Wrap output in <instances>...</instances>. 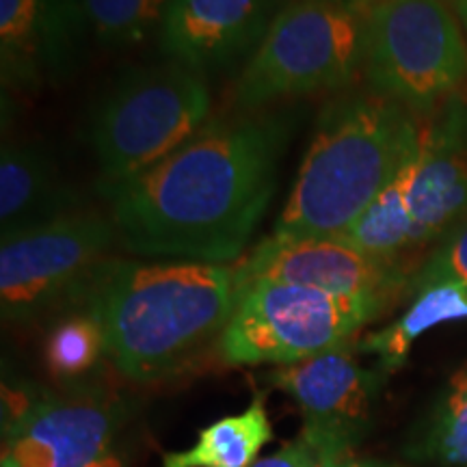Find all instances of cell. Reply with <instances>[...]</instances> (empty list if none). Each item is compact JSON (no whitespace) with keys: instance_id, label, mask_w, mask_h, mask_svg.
Masks as SVG:
<instances>
[{"instance_id":"obj_3","label":"cell","mask_w":467,"mask_h":467,"mask_svg":"<svg viewBox=\"0 0 467 467\" xmlns=\"http://www.w3.org/2000/svg\"><path fill=\"white\" fill-rule=\"evenodd\" d=\"M422 117L379 93L347 89L317 130L273 234L340 238L394 180L420 139Z\"/></svg>"},{"instance_id":"obj_23","label":"cell","mask_w":467,"mask_h":467,"mask_svg":"<svg viewBox=\"0 0 467 467\" xmlns=\"http://www.w3.org/2000/svg\"><path fill=\"white\" fill-rule=\"evenodd\" d=\"M309 446H312V443H309ZM314 467H402V465H392V463H383V461H375V459L355 457L353 451H325V448H314Z\"/></svg>"},{"instance_id":"obj_25","label":"cell","mask_w":467,"mask_h":467,"mask_svg":"<svg viewBox=\"0 0 467 467\" xmlns=\"http://www.w3.org/2000/svg\"><path fill=\"white\" fill-rule=\"evenodd\" d=\"M452 9H454V14H457L461 26H463V31L467 35V0H454Z\"/></svg>"},{"instance_id":"obj_10","label":"cell","mask_w":467,"mask_h":467,"mask_svg":"<svg viewBox=\"0 0 467 467\" xmlns=\"http://www.w3.org/2000/svg\"><path fill=\"white\" fill-rule=\"evenodd\" d=\"M358 342H347L266 375L303 413V437L314 448L353 451L368 433L383 370L359 361Z\"/></svg>"},{"instance_id":"obj_26","label":"cell","mask_w":467,"mask_h":467,"mask_svg":"<svg viewBox=\"0 0 467 467\" xmlns=\"http://www.w3.org/2000/svg\"><path fill=\"white\" fill-rule=\"evenodd\" d=\"M89 467H124V463H121V459L117 457V454H107V457H102L100 461H96V463L89 465Z\"/></svg>"},{"instance_id":"obj_22","label":"cell","mask_w":467,"mask_h":467,"mask_svg":"<svg viewBox=\"0 0 467 467\" xmlns=\"http://www.w3.org/2000/svg\"><path fill=\"white\" fill-rule=\"evenodd\" d=\"M251 467H314V448L309 446L306 437L299 435L296 440L285 443L282 451L255 461Z\"/></svg>"},{"instance_id":"obj_4","label":"cell","mask_w":467,"mask_h":467,"mask_svg":"<svg viewBox=\"0 0 467 467\" xmlns=\"http://www.w3.org/2000/svg\"><path fill=\"white\" fill-rule=\"evenodd\" d=\"M203 74L178 61L137 67L113 85L91 115L89 143L100 189L137 178L208 124Z\"/></svg>"},{"instance_id":"obj_5","label":"cell","mask_w":467,"mask_h":467,"mask_svg":"<svg viewBox=\"0 0 467 467\" xmlns=\"http://www.w3.org/2000/svg\"><path fill=\"white\" fill-rule=\"evenodd\" d=\"M366 16L336 0H295L275 20L234 87L241 110L285 98L347 91L364 69Z\"/></svg>"},{"instance_id":"obj_6","label":"cell","mask_w":467,"mask_h":467,"mask_svg":"<svg viewBox=\"0 0 467 467\" xmlns=\"http://www.w3.org/2000/svg\"><path fill=\"white\" fill-rule=\"evenodd\" d=\"M368 89L426 117L467 80V35L441 0H381L366 16Z\"/></svg>"},{"instance_id":"obj_2","label":"cell","mask_w":467,"mask_h":467,"mask_svg":"<svg viewBox=\"0 0 467 467\" xmlns=\"http://www.w3.org/2000/svg\"><path fill=\"white\" fill-rule=\"evenodd\" d=\"M236 299L232 265L110 258L78 307L102 327L117 370L134 383H154L219 350Z\"/></svg>"},{"instance_id":"obj_24","label":"cell","mask_w":467,"mask_h":467,"mask_svg":"<svg viewBox=\"0 0 467 467\" xmlns=\"http://www.w3.org/2000/svg\"><path fill=\"white\" fill-rule=\"evenodd\" d=\"M336 3H340V5H347V7H350V9L359 11V14L368 16V14H370L372 9L377 7L379 3H381V0H336Z\"/></svg>"},{"instance_id":"obj_15","label":"cell","mask_w":467,"mask_h":467,"mask_svg":"<svg viewBox=\"0 0 467 467\" xmlns=\"http://www.w3.org/2000/svg\"><path fill=\"white\" fill-rule=\"evenodd\" d=\"M80 192L67 182L48 150L35 143H5L0 154V236L39 230L83 213Z\"/></svg>"},{"instance_id":"obj_27","label":"cell","mask_w":467,"mask_h":467,"mask_svg":"<svg viewBox=\"0 0 467 467\" xmlns=\"http://www.w3.org/2000/svg\"><path fill=\"white\" fill-rule=\"evenodd\" d=\"M441 3H446V5H451V7H452V3H454V0H441Z\"/></svg>"},{"instance_id":"obj_17","label":"cell","mask_w":467,"mask_h":467,"mask_svg":"<svg viewBox=\"0 0 467 467\" xmlns=\"http://www.w3.org/2000/svg\"><path fill=\"white\" fill-rule=\"evenodd\" d=\"M467 318V284H437L416 295V303L394 325L358 342L361 355H375L385 375L405 364L409 350L424 331Z\"/></svg>"},{"instance_id":"obj_13","label":"cell","mask_w":467,"mask_h":467,"mask_svg":"<svg viewBox=\"0 0 467 467\" xmlns=\"http://www.w3.org/2000/svg\"><path fill=\"white\" fill-rule=\"evenodd\" d=\"M83 0H0V78L37 91L72 74L83 50Z\"/></svg>"},{"instance_id":"obj_11","label":"cell","mask_w":467,"mask_h":467,"mask_svg":"<svg viewBox=\"0 0 467 467\" xmlns=\"http://www.w3.org/2000/svg\"><path fill=\"white\" fill-rule=\"evenodd\" d=\"M399 175L416 254L467 219V102L452 96L422 117L416 148Z\"/></svg>"},{"instance_id":"obj_19","label":"cell","mask_w":467,"mask_h":467,"mask_svg":"<svg viewBox=\"0 0 467 467\" xmlns=\"http://www.w3.org/2000/svg\"><path fill=\"white\" fill-rule=\"evenodd\" d=\"M107 355L102 327L87 309L66 312L44 342V364L58 381H78Z\"/></svg>"},{"instance_id":"obj_21","label":"cell","mask_w":467,"mask_h":467,"mask_svg":"<svg viewBox=\"0 0 467 467\" xmlns=\"http://www.w3.org/2000/svg\"><path fill=\"white\" fill-rule=\"evenodd\" d=\"M437 284H467V219L443 236L433 254L413 271L407 292L418 295Z\"/></svg>"},{"instance_id":"obj_1","label":"cell","mask_w":467,"mask_h":467,"mask_svg":"<svg viewBox=\"0 0 467 467\" xmlns=\"http://www.w3.org/2000/svg\"><path fill=\"white\" fill-rule=\"evenodd\" d=\"M292 130L285 110L210 119L156 167L102 186L119 243L148 260L236 262L275 197Z\"/></svg>"},{"instance_id":"obj_8","label":"cell","mask_w":467,"mask_h":467,"mask_svg":"<svg viewBox=\"0 0 467 467\" xmlns=\"http://www.w3.org/2000/svg\"><path fill=\"white\" fill-rule=\"evenodd\" d=\"M119 241L110 217L83 210L72 217L5 238L0 247V312L5 323L31 325L46 314L72 312Z\"/></svg>"},{"instance_id":"obj_9","label":"cell","mask_w":467,"mask_h":467,"mask_svg":"<svg viewBox=\"0 0 467 467\" xmlns=\"http://www.w3.org/2000/svg\"><path fill=\"white\" fill-rule=\"evenodd\" d=\"M3 405V467H89L126 418L115 394L83 383L67 392L5 385Z\"/></svg>"},{"instance_id":"obj_20","label":"cell","mask_w":467,"mask_h":467,"mask_svg":"<svg viewBox=\"0 0 467 467\" xmlns=\"http://www.w3.org/2000/svg\"><path fill=\"white\" fill-rule=\"evenodd\" d=\"M87 25L104 48H132L156 35L171 0H83Z\"/></svg>"},{"instance_id":"obj_16","label":"cell","mask_w":467,"mask_h":467,"mask_svg":"<svg viewBox=\"0 0 467 467\" xmlns=\"http://www.w3.org/2000/svg\"><path fill=\"white\" fill-rule=\"evenodd\" d=\"M273 440L265 400L255 399L238 416L221 418L182 452L162 454V467H251Z\"/></svg>"},{"instance_id":"obj_14","label":"cell","mask_w":467,"mask_h":467,"mask_svg":"<svg viewBox=\"0 0 467 467\" xmlns=\"http://www.w3.org/2000/svg\"><path fill=\"white\" fill-rule=\"evenodd\" d=\"M277 0H171L159 31L169 61L206 74L251 57L275 20Z\"/></svg>"},{"instance_id":"obj_12","label":"cell","mask_w":467,"mask_h":467,"mask_svg":"<svg viewBox=\"0 0 467 467\" xmlns=\"http://www.w3.org/2000/svg\"><path fill=\"white\" fill-rule=\"evenodd\" d=\"M236 275L238 284L268 279L389 306L399 292H407L413 273L405 265L372 258L342 238L271 234L236 266Z\"/></svg>"},{"instance_id":"obj_18","label":"cell","mask_w":467,"mask_h":467,"mask_svg":"<svg viewBox=\"0 0 467 467\" xmlns=\"http://www.w3.org/2000/svg\"><path fill=\"white\" fill-rule=\"evenodd\" d=\"M411 452L443 465L467 467V364L451 377Z\"/></svg>"},{"instance_id":"obj_7","label":"cell","mask_w":467,"mask_h":467,"mask_svg":"<svg viewBox=\"0 0 467 467\" xmlns=\"http://www.w3.org/2000/svg\"><path fill=\"white\" fill-rule=\"evenodd\" d=\"M388 307L381 301L340 296L306 285L238 284V299L219 344L230 366H288L342 344Z\"/></svg>"}]
</instances>
